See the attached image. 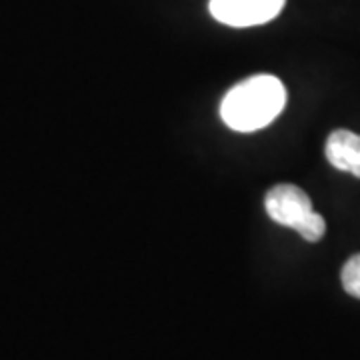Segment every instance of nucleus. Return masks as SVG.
<instances>
[{
	"label": "nucleus",
	"mask_w": 360,
	"mask_h": 360,
	"mask_svg": "<svg viewBox=\"0 0 360 360\" xmlns=\"http://www.w3.org/2000/svg\"><path fill=\"white\" fill-rule=\"evenodd\" d=\"M286 106V89L272 75H257L232 86L220 104V116L229 129L255 132L276 120Z\"/></svg>",
	"instance_id": "obj_1"
},
{
	"label": "nucleus",
	"mask_w": 360,
	"mask_h": 360,
	"mask_svg": "<svg viewBox=\"0 0 360 360\" xmlns=\"http://www.w3.org/2000/svg\"><path fill=\"white\" fill-rule=\"evenodd\" d=\"M264 206L274 222L292 229L309 243H319L326 232V222L312 208L309 194L296 184H276L270 188Z\"/></svg>",
	"instance_id": "obj_2"
},
{
	"label": "nucleus",
	"mask_w": 360,
	"mask_h": 360,
	"mask_svg": "<svg viewBox=\"0 0 360 360\" xmlns=\"http://www.w3.org/2000/svg\"><path fill=\"white\" fill-rule=\"evenodd\" d=\"M286 0H210V14L234 28L258 26L276 18Z\"/></svg>",
	"instance_id": "obj_3"
},
{
	"label": "nucleus",
	"mask_w": 360,
	"mask_h": 360,
	"mask_svg": "<svg viewBox=\"0 0 360 360\" xmlns=\"http://www.w3.org/2000/svg\"><path fill=\"white\" fill-rule=\"evenodd\" d=\"M324 153L333 167L360 179V134L335 130L326 141Z\"/></svg>",
	"instance_id": "obj_4"
},
{
	"label": "nucleus",
	"mask_w": 360,
	"mask_h": 360,
	"mask_svg": "<svg viewBox=\"0 0 360 360\" xmlns=\"http://www.w3.org/2000/svg\"><path fill=\"white\" fill-rule=\"evenodd\" d=\"M342 286L348 295L360 298V255H354L347 260V264L342 266Z\"/></svg>",
	"instance_id": "obj_5"
}]
</instances>
